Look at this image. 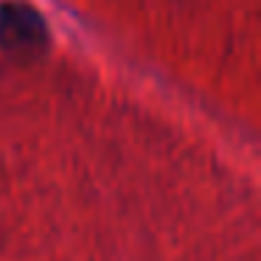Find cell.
<instances>
[{"label": "cell", "mask_w": 261, "mask_h": 261, "mask_svg": "<svg viewBox=\"0 0 261 261\" xmlns=\"http://www.w3.org/2000/svg\"><path fill=\"white\" fill-rule=\"evenodd\" d=\"M12 25V34H3V42L9 45H34L42 37V23L34 12L29 9H6L3 12V20H0V29H9Z\"/></svg>", "instance_id": "obj_1"}]
</instances>
